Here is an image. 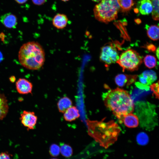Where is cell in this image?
Instances as JSON below:
<instances>
[{
  "label": "cell",
  "instance_id": "1",
  "mask_svg": "<svg viewBox=\"0 0 159 159\" xmlns=\"http://www.w3.org/2000/svg\"><path fill=\"white\" fill-rule=\"evenodd\" d=\"M102 97L105 106L112 111L120 123L123 122L126 115L134 110L133 101L126 90L119 88L110 89L103 95Z\"/></svg>",
  "mask_w": 159,
  "mask_h": 159
},
{
  "label": "cell",
  "instance_id": "2",
  "mask_svg": "<svg viewBox=\"0 0 159 159\" xmlns=\"http://www.w3.org/2000/svg\"><path fill=\"white\" fill-rule=\"evenodd\" d=\"M18 56L21 64L30 70L39 69L44 64L45 60L44 49L39 43L35 41L23 44L20 49Z\"/></svg>",
  "mask_w": 159,
  "mask_h": 159
},
{
  "label": "cell",
  "instance_id": "3",
  "mask_svg": "<svg viewBox=\"0 0 159 159\" xmlns=\"http://www.w3.org/2000/svg\"><path fill=\"white\" fill-rule=\"evenodd\" d=\"M92 122L91 135L100 145L107 148L117 139L120 129L113 120Z\"/></svg>",
  "mask_w": 159,
  "mask_h": 159
},
{
  "label": "cell",
  "instance_id": "4",
  "mask_svg": "<svg viewBox=\"0 0 159 159\" xmlns=\"http://www.w3.org/2000/svg\"><path fill=\"white\" fill-rule=\"evenodd\" d=\"M120 9L117 0H102L95 6L93 12L96 19L107 24L117 18Z\"/></svg>",
  "mask_w": 159,
  "mask_h": 159
},
{
  "label": "cell",
  "instance_id": "5",
  "mask_svg": "<svg viewBox=\"0 0 159 159\" xmlns=\"http://www.w3.org/2000/svg\"><path fill=\"white\" fill-rule=\"evenodd\" d=\"M143 62L142 58L136 51L129 49L122 52L116 62L122 68L123 71L137 70Z\"/></svg>",
  "mask_w": 159,
  "mask_h": 159
},
{
  "label": "cell",
  "instance_id": "6",
  "mask_svg": "<svg viewBox=\"0 0 159 159\" xmlns=\"http://www.w3.org/2000/svg\"><path fill=\"white\" fill-rule=\"evenodd\" d=\"M119 57L117 49L113 44L107 43L101 48L100 59L107 65L116 62Z\"/></svg>",
  "mask_w": 159,
  "mask_h": 159
},
{
  "label": "cell",
  "instance_id": "7",
  "mask_svg": "<svg viewBox=\"0 0 159 159\" xmlns=\"http://www.w3.org/2000/svg\"><path fill=\"white\" fill-rule=\"evenodd\" d=\"M20 119L22 124L28 130L34 129L37 117L34 112L24 110L21 114Z\"/></svg>",
  "mask_w": 159,
  "mask_h": 159
},
{
  "label": "cell",
  "instance_id": "8",
  "mask_svg": "<svg viewBox=\"0 0 159 159\" xmlns=\"http://www.w3.org/2000/svg\"><path fill=\"white\" fill-rule=\"evenodd\" d=\"M16 89L21 94H32L33 88L32 83L24 78H19L16 83Z\"/></svg>",
  "mask_w": 159,
  "mask_h": 159
},
{
  "label": "cell",
  "instance_id": "9",
  "mask_svg": "<svg viewBox=\"0 0 159 159\" xmlns=\"http://www.w3.org/2000/svg\"><path fill=\"white\" fill-rule=\"evenodd\" d=\"M138 77L140 82V83L148 87V86L150 85L157 78L156 73L151 70L144 71L138 76Z\"/></svg>",
  "mask_w": 159,
  "mask_h": 159
},
{
  "label": "cell",
  "instance_id": "10",
  "mask_svg": "<svg viewBox=\"0 0 159 159\" xmlns=\"http://www.w3.org/2000/svg\"><path fill=\"white\" fill-rule=\"evenodd\" d=\"M138 76L136 75L120 74L115 77V80L118 86L122 87L125 85L129 86L135 82Z\"/></svg>",
  "mask_w": 159,
  "mask_h": 159
},
{
  "label": "cell",
  "instance_id": "11",
  "mask_svg": "<svg viewBox=\"0 0 159 159\" xmlns=\"http://www.w3.org/2000/svg\"><path fill=\"white\" fill-rule=\"evenodd\" d=\"M0 21L5 26L8 28H15L17 24L16 17L11 13H7L1 16Z\"/></svg>",
  "mask_w": 159,
  "mask_h": 159
},
{
  "label": "cell",
  "instance_id": "12",
  "mask_svg": "<svg viewBox=\"0 0 159 159\" xmlns=\"http://www.w3.org/2000/svg\"><path fill=\"white\" fill-rule=\"evenodd\" d=\"M68 18L66 15L58 14L53 18L52 23L53 26L57 29H62L67 26Z\"/></svg>",
  "mask_w": 159,
  "mask_h": 159
},
{
  "label": "cell",
  "instance_id": "13",
  "mask_svg": "<svg viewBox=\"0 0 159 159\" xmlns=\"http://www.w3.org/2000/svg\"><path fill=\"white\" fill-rule=\"evenodd\" d=\"M8 100L5 95L0 92V120L5 118L9 111Z\"/></svg>",
  "mask_w": 159,
  "mask_h": 159
},
{
  "label": "cell",
  "instance_id": "14",
  "mask_svg": "<svg viewBox=\"0 0 159 159\" xmlns=\"http://www.w3.org/2000/svg\"><path fill=\"white\" fill-rule=\"evenodd\" d=\"M64 117L67 121L71 122L78 118L80 116L79 110L75 106H71L64 112Z\"/></svg>",
  "mask_w": 159,
  "mask_h": 159
},
{
  "label": "cell",
  "instance_id": "15",
  "mask_svg": "<svg viewBox=\"0 0 159 159\" xmlns=\"http://www.w3.org/2000/svg\"><path fill=\"white\" fill-rule=\"evenodd\" d=\"M123 122L127 127L133 128L138 126L139 124V120L136 115L130 113L124 117Z\"/></svg>",
  "mask_w": 159,
  "mask_h": 159
},
{
  "label": "cell",
  "instance_id": "16",
  "mask_svg": "<svg viewBox=\"0 0 159 159\" xmlns=\"http://www.w3.org/2000/svg\"><path fill=\"white\" fill-rule=\"evenodd\" d=\"M139 5V10L142 15H148L152 12L153 7L150 0H141Z\"/></svg>",
  "mask_w": 159,
  "mask_h": 159
},
{
  "label": "cell",
  "instance_id": "17",
  "mask_svg": "<svg viewBox=\"0 0 159 159\" xmlns=\"http://www.w3.org/2000/svg\"><path fill=\"white\" fill-rule=\"evenodd\" d=\"M57 105L59 111L64 113L68 108L72 106V102L69 97H64L59 100Z\"/></svg>",
  "mask_w": 159,
  "mask_h": 159
},
{
  "label": "cell",
  "instance_id": "18",
  "mask_svg": "<svg viewBox=\"0 0 159 159\" xmlns=\"http://www.w3.org/2000/svg\"><path fill=\"white\" fill-rule=\"evenodd\" d=\"M148 36L154 41L158 40L159 39V26L156 25L146 26Z\"/></svg>",
  "mask_w": 159,
  "mask_h": 159
},
{
  "label": "cell",
  "instance_id": "19",
  "mask_svg": "<svg viewBox=\"0 0 159 159\" xmlns=\"http://www.w3.org/2000/svg\"><path fill=\"white\" fill-rule=\"evenodd\" d=\"M121 11L126 12L129 11L134 5L133 0H117Z\"/></svg>",
  "mask_w": 159,
  "mask_h": 159
},
{
  "label": "cell",
  "instance_id": "20",
  "mask_svg": "<svg viewBox=\"0 0 159 159\" xmlns=\"http://www.w3.org/2000/svg\"><path fill=\"white\" fill-rule=\"evenodd\" d=\"M145 66L149 68L154 67L157 64V60L154 56L150 55H146L144 59Z\"/></svg>",
  "mask_w": 159,
  "mask_h": 159
},
{
  "label": "cell",
  "instance_id": "21",
  "mask_svg": "<svg viewBox=\"0 0 159 159\" xmlns=\"http://www.w3.org/2000/svg\"><path fill=\"white\" fill-rule=\"evenodd\" d=\"M60 153L64 156L69 158L72 155L73 150L71 147L69 145L64 144L61 143L60 147Z\"/></svg>",
  "mask_w": 159,
  "mask_h": 159
},
{
  "label": "cell",
  "instance_id": "22",
  "mask_svg": "<svg viewBox=\"0 0 159 159\" xmlns=\"http://www.w3.org/2000/svg\"><path fill=\"white\" fill-rule=\"evenodd\" d=\"M153 7L152 17L155 20H159V0H150Z\"/></svg>",
  "mask_w": 159,
  "mask_h": 159
},
{
  "label": "cell",
  "instance_id": "23",
  "mask_svg": "<svg viewBox=\"0 0 159 159\" xmlns=\"http://www.w3.org/2000/svg\"><path fill=\"white\" fill-rule=\"evenodd\" d=\"M49 152L52 156L55 157L58 156L60 153V147L55 144H52L49 148Z\"/></svg>",
  "mask_w": 159,
  "mask_h": 159
},
{
  "label": "cell",
  "instance_id": "24",
  "mask_svg": "<svg viewBox=\"0 0 159 159\" xmlns=\"http://www.w3.org/2000/svg\"><path fill=\"white\" fill-rule=\"evenodd\" d=\"M137 140L138 143L143 145L147 143L148 138L146 134L143 132H141L137 135Z\"/></svg>",
  "mask_w": 159,
  "mask_h": 159
},
{
  "label": "cell",
  "instance_id": "25",
  "mask_svg": "<svg viewBox=\"0 0 159 159\" xmlns=\"http://www.w3.org/2000/svg\"><path fill=\"white\" fill-rule=\"evenodd\" d=\"M150 88L153 91L156 97L158 99L159 97V83H154L150 86Z\"/></svg>",
  "mask_w": 159,
  "mask_h": 159
},
{
  "label": "cell",
  "instance_id": "26",
  "mask_svg": "<svg viewBox=\"0 0 159 159\" xmlns=\"http://www.w3.org/2000/svg\"><path fill=\"white\" fill-rule=\"evenodd\" d=\"M13 157L12 154L7 151L0 153V159H13Z\"/></svg>",
  "mask_w": 159,
  "mask_h": 159
},
{
  "label": "cell",
  "instance_id": "27",
  "mask_svg": "<svg viewBox=\"0 0 159 159\" xmlns=\"http://www.w3.org/2000/svg\"><path fill=\"white\" fill-rule=\"evenodd\" d=\"M33 2L35 5H42L46 2L47 0H32Z\"/></svg>",
  "mask_w": 159,
  "mask_h": 159
},
{
  "label": "cell",
  "instance_id": "28",
  "mask_svg": "<svg viewBox=\"0 0 159 159\" xmlns=\"http://www.w3.org/2000/svg\"><path fill=\"white\" fill-rule=\"evenodd\" d=\"M17 3L22 4L25 2L27 0H15Z\"/></svg>",
  "mask_w": 159,
  "mask_h": 159
},
{
  "label": "cell",
  "instance_id": "29",
  "mask_svg": "<svg viewBox=\"0 0 159 159\" xmlns=\"http://www.w3.org/2000/svg\"><path fill=\"white\" fill-rule=\"evenodd\" d=\"M10 81L12 82H14L15 81V78L14 76H12L9 78Z\"/></svg>",
  "mask_w": 159,
  "mask_h": 159
},
{
  "label": "cell",
  "instance_id": "30",
  "mask_svg": "<svg viewBox=\"0 0 159 159\" xmlns=\"http://www.w3.org/2000/svg\"><path fill=\"white\" fill-rule=\"evenodd\" d=\"M156 54L158 59H159V48L158 47L156 49Z\"/></svg>",
  "mask_w": 159,
  "mask_h": 159
},
{
  "label": "cell",
  "instance_id": "31",
  "mask_svg": "<svg viewBox=\"0 0 159 159\" xmlns=\"http://www.w3.org/2000/svg\"><path fill=\"white\" fill-rule=\"evenodd\" d=\"M2 55L1 53L0 52V62L1 61L2 59Z\"/></svg>",
  "mask_w": 159,
  "mask_h": 159
},
{
  "label": "cell",
  "instance_id": "32",
  "mask_svg": "<svg viewBox=\"0 0 159 159\" xmlns=\"http://www.w3.org/2000/svg\"><path fill=\"white\" fill-rule=\"evenodd\" d=\"M92 0L94 2H99L101 1L102 0Z\"/></svg>",
  "mask_w": 159,
  "mask_h": 159
},
{
  "label": "cell",
  "instance_id": "33",
  "mask_svg": "<svg viewBox=\"0 0 159 159\" xmlns=\"http://www.w3.org/2000/svg\"><path fill=\"white\" fill-rule=\"evenodd\" d=\"M63 1H69V0H61Z\"/></svg>",
  "mask_w": 159,
  "mask_h": 159
},
{
  "label": "cell",
  "instance_id": "34",
  "mask_svg": "<svg viewBox=\"0 0 159 159\" xmlns=\"http://www.w3.org/2000/svg\"><path fill=\"white\" fill-rule=\"evenodd\" d=\"M50 159H57V158H51Z\"/></svg>",
  "mask_w": 159,
  "mask_h": 159
}]
</instances>
